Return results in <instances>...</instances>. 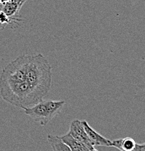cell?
<instances>
[{"label": "cell", "instance_id": "cell-2", "mask_svg": "<svg viewBox=\"0 0 145 151\" xmlns=\"http://www.w3.org/2000/svg\"><path fill=\"white\" fill-rule=\"evenodd\" d=\"M26 81L44 96L48 93L52 83L51 66L48 59L40 53L31 55Z\"/></svg>", "mask_w": 145, "mask_h": 151}, {"label": "cell", "instance_id": "cell-7", "mask_svg": "<svg viewBox=\"0 0 145 151\" xmlns=\"http://www.w3.org/2000/svg\"><path fill=\"white\" fill-rule=\"evenodd\" d=\"M60 137L72 151H90L94 147V146L88 145L77 140L69 132Z\"/></svg>", "mask_w": 145, "mask_h": 151}, {"label": "cell", "instance_id": "cell-11", "mask_svg": "<svg viewBox=\"0 0 145 151\" xmlns=\"http://www.w3.org/2000/svg\"><path fill=\"white\" fill-rule=\"evenodd\" d=\"M131 151H145V142L143 144H136Z\"/></svg>", "mask_w": 145, "mask_h": 151}, {"label": "cell", "instance_id": "cell-3", "mask_svg": "<svg viewBox=\"0 0 145 151\" xmlns=\"http://www.w3.org/2000/svg\"><path fill=\"white\" fill-rule=\"evenodd\" d=\"M65 103L63 100H41L36 105L23 110L25 114L44 127L61 112Z\"/></svg>", "mask_w": 145, "mask_h": 151}, {"label": "cell", "instance_id": "cell-14", "mask_svg": "<svg viewBox=\"0 0 145 151\" xmlns=\"http://www.w3.org/2000/svg\"><path fill=\"white\" fill-rule=\"evenodd\" d=\"M90 151H98V150H96V149L94 148H94H93V149H91V150H90Z\"/></svg>", "mask_w": 145, "mask_h": 151}, {"label": "cell", "instance_id": "cell-1", "mask_svg": "<svg viewBox=\"0 0 145 151\" xmlns=\"http://www.w3.org/2000/svg\"><path fill=\"white\" fill-rule=\"evenodd\" d=\"M0 94L7 103L21 109L36 105L45 97L26 81L16 82L1 78Z\"/></svg>", "mask_w": 145, "mask_h": 151}, {"label": "cell", "instance_id": "cell-4", "mask_svg": "<svg viewBox=\"0 0 145 151\" xmlns=\"http://www.w3.org/2000/svg\"><path fill=\"white\" fill-rule=\"evenodd\" d=\"M31 60V55H22L12 60L3 68L0 78L16 82L26 81V72Z\"/></svg>", "mask_w": 145, "mask_h": 151}, {"label": "cell", "instance_id": "cell-9", "mask_svg": "<svg viewBox=\"0 0 145 151\" xmlns=\"http://www.w3.org/2000/svg\"><path fill=\"white\" fill-rule=\"evenodd\" d=\"M135 140L130 137L122 138V144H121L120 151H131L135 147Z\"/></svg>", "mask_w": 145, "mask_h": 151}, {"label": "cell", "instance_id": "cell-12", "mask_svg": "<svg viewBox=\"0 0 145 151\" xmlns=\"http://www.w3.org/2000/svg\"><path fill=\"white\" fill-rule=\"evenodd\" d=\"M13 1H15V2L16 3L18 6H19V7H23V4H24L25 3L28 1V0H13Z\"/></svg>", "mask_w": 145, "mask_h": 151}, {"label": "cell", "instance_id": "cell-13", "mask_svg": "<svg viewBox=\"0 0 145 151\" xmlns=\"http://www.w3.org/2000/svg\"><path fill=\"white\" fill-rule=\"evenodd\" d=\"M11 0H0V4H5V3L9 2Z\"/></svg>", "mask_w": 145, "mask_h": 151}, {"label": "cell", "instance_id": "cell-8", "mask_svg": "<svg viewBox=\"0 0 145 151\" xmlns=\"http://www.w3.org/2000/svg\"><path fill=\"white\" fill-rule=\"evenodd\" d=\"M47 139L51 145L53 151H72L58 136L48 134Z\"/></svg>", "mask_w": 145, "mask_h": 151}, {"label": "cell", "instance_id": "cell-15", "mask_svg": "<svg viewBox=\"0 0 145 151\" xmlns=\"http://www.w3.org/2000/svg\"><path fill=\"white\" fill-rule=\"evenodd\" d=\"M0 28H1V23H0Z\"/></svg>", "mask_w": 145, "mask_h": 151}, {"label": "cell", "instance_id": "cell-6", "mask_svg": "<svg viewBox=\"0 0 145 151\" xmlns=\"http://www.w3.org/2000/svg\"><path fill=\"white\" fill-rule=\"evenodd\" d=\"M83 125L84 127L85 130L87 133L88 137L92 142L94 146H106V147H112V141L107 139L106 137L102 136L99 133L96 131L89 125L86 121H82Z\"/></svg>", "mask_w": 145, "mask_h": 151}, {"label": "cell", "instance_id": "cell-10", "mask_svg": "<svg viewBox=\"0 0 145 151\" xmlns=\"http://www.w3.org/2000/svg\"><path fill=\"white\" fill-rule=\"evenodd\" d=\"M121 144H122V139H117L112 141V147H116L120 151L121 150Z\"/></svg>", "mask_w": 145, "mask_h": 151}, {"label": "cell", "instance_id": "cell-5", "mask_svg": "<svg viewBox=\"0 0 145 151\" xmlns=\"http://www.w3.org/2000/svg\"><path fill=\"white\" fill-rule=\"evenodd\" d=\"M68 132L75 139H76L77 140L80 142L88 145L94 146L92 142L89 139L87 133H86V130H85L82 121L78 120V119L74 120L73 122L71 123L69 130Z\"/></svg>", "mask_w": 145, "mask_h": 151}]
</instances>
